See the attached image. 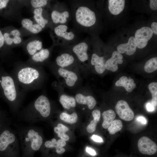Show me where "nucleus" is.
Instances as JSON below:
<instances>
[{
  "label": "nucleus",
  "instance_id": "nucleus-1",
  "mask_svg": "<svg viewBox=\"0 0 157 157\" xmlns=\"http://www.w3.org/2000/svg\"><path fill=\"white\" fill-rule=\"evenodd\" d=\"M13 78L17 84L24 90L36 89L40 84L42 73L34 67L24 66L15 71Z\"/></svg>",
  "mask_w": 157,
  "mask_h": 157
},
{
  "label": "nucleus",
  "instance_id": "nucleus-2",
  "mask_svg": "<svg viewBox=\"0 0 157 157\" xmlns=\"http://www.w3.org/2000/svg\"><path fill=\"white\" fill-rule=\"evenodd\" d=\"M0 83L4 94L9 101L15 102L22 95L13 77L9 75L2 76Z\"/></svg>",
  "mask_w": 157,
  "mask_h": 157
},
{
  "label": "nucleus",
  "instance_id": "nucleus-3",
  "mask_svg": "<svg viewBox=\"0 0 157 157\" xmlns=\"http://www.w3.org/2000/svg\"><path fill=\"white\" fill-rule=\"evenodd\" d=\"M75 17L76 22L85 28L92 26L96 21L95 13L85 6H81L77 8Z\"/></svg>",
  "mask_w": 157,
  "mask_h": 157
},
{
  "label": "nucleus",
  "instance_id": "nucleus-4",
  "mask_svg": "<svg viewBox=\"0 0 157 157\" xmlns=\"http://www.w3.org/2000/svg\"><path fill=\"white\" fill-rule=\"evenodd\" d=\"M153 34L151 28L149 27H143L137 30L134 37L137 47L139 49L145 47Z\"/></svg>",
  "mask_w": 157,
  "mask_h": 157
},
{
  "label": "nucleus",
  "instance_id": "nucleus-5",
  "mask_svg": "<svg viewBox=\"0 0 157 157\" xmlns=\"http://www.w3.org/2000/svg\"><path fill=\"white\" fill-rule=\"evenodd\" d=\"M33 107L36 112L44 117H48L51 113V104L48 98L42 95L38 97L35 101Z\"/></svg>",
  "mask_w": 157,
  "mask_h": 157
},
{
  "label": "nucleus",
  "instance_id": "nucleus-6",
  "mask_svg": "<svg viewBox=\"0 0 157 157\" xmlns=\"http://www.w3.org/2000/svg\"><path fill=\"white\" fill-rule=\"evenodd\" d=\"M116 112L119 117L125 121H129L133 119L134 113L128 103L124 100L119 101L115 106Z\"/></svg>",
  "mask_w": 157,
  "mask_h": 157
},
{
  "label": "nucleus",
  "instance_id": "nucleus-7",
  "mask_svg": "<svg viewBox=\"0 0 157 157\" xmlns=\"http://www.w3.org/2000/svg\"><path fill=\"white\" fill-rule=\"evenodd\" d=\"M138 145L139 151L143 154L152 155L157 151L156 143L146 136L142 137L139 140Z\"/></svg>",
  "mask_w": 157,
  "mask_h": 157
},
{
  "label": "nucleus",
  "instance_id": "nucleus-8",
  "mask_svg": "<svg viewBox=\"0 0 157 157\" xmlns=\"http://www.w3.org/2000/svg\"><path fill=\"white\" fill-rule=\"evenodd\" d=\"M54 37L66 41L73 40L75 37L74 33L69 31L68 26L64 24H59L56 26L53 31Z\"/></svg>",
  "mask_w": 157,
  "mask_h": 157
},
{
  "label": "nucleus",
  "instance_id": "nucleus-9",
  "mask_svg": "<svg viewBox=\"0 0 157 157\" xmlns=\"http://www.w3.org/2000/svg\"><path fill=\"white\" fill-rule=\"evenodd\" d=\"M24 140L26 142L30 144L31 149L34 151L39 149L43 142L42 137L37 132L32 129L28 131Z\"/></svg>",
  "mask_w": 157,
  "mask_h": 157
},
{
  "label": "nucleus",
  "instance_id": "nucleus-10",
  "mask_svg": "<svg viewBox=\"0 0 157 157\" xmlns=\"http://www.w3.org/2000/svg\"><path fill=\"white\" fill-rule=\"evenodd\" d=\"M88 46L85 42H80L76 44L72 48L73 52L76 56L79 61L84 63L88 59Z\"/></svg>",
  "mask_w": 157,
  "mask_h": 157
},
{
  "label": "nucleus",
  "instance_id": "nucleus-11",
  "mask_svg": "<svg viewBox=\"0 0 157 157\" xmlns=\"http://www.w3.org/2000/svg\"><path fill=\"white\" fill-rule=\"evenodd\" d=\"M123 56L121 53L117 51H114L111 57L106 62V69L113 72L116 71L118 69L117 64H121L123 62Z\"/></svg>",
  "mask_w": 157,
  "mask_h": 157
},
{
  "label": "nucleus",
  "instance_id": "nucleus-12",
  "mask_svg": "<svg viewBox=\"0 0 157 157\" xmlns=\"http://www.w3.org/2000/svg\"><path fill=\"white\" fill-rule=\"evenodd\" d=\"M57 72L58 74L64 78L66 84L69 87L73 86L78 79L77 74L72 71L59 67Z\"/></svg>",
  "mask_w": 157,
  "mask_h": 157
},
{
  "label": "nucleus",
  "instance_id": "nucleus-13",
  "mask_svg": "<svg viewBox=\"0 0 157 157\" xmlns=\"http://www.w3.org/2000/svg\"><path fill=\"white\" fill-rule=\"evenodd\" d=\"M137 47L135 37L131 36L129 38L127 43L119 45L117 50L120 53H125L127 55H131L135 53Z\"/></svg>",
  "mask_w": 157,
  "mask_h": 157
},
{
  "label": "nucleus",
  "instance_id": "nucleus-14",
  "mask_svg": "<svg viewBox=\"0 0 157 157\" xmlns=\"http://www.w3.org/2000/svg\"><path fill=\"white\" fill-rule=\"evenodd\" d=\"M15 139V135L8 130L4 131L0 135V151L5 150L8 146Z\"/></svg>",
  "mask_w": 157,
  "mask_h": 157
},
{
  "label": "nucleus",
  "instance_id": "nucleus-15",
  "mask_svg": "<svg viewBox=\"0 0 157 157\" xmlns=\"http://www.w3.org/2000/svg\"><path fill=\"white\" fill-rule=\"evenodd\" d=\"M106 62L103 57L99 56L95 53L92 55L91 63L92 65L94 66L95 69L98 73L102 74L106 70Z\"/></svg>",
  "mask_w": 157,
  "mask_h": 157
},
{
  "label": "nucleus",
  "instance_id": "nucleus-16",
  "mask_svg": "<svg viewBox=\"0 0 157 157\" xmlns=\"http://www.w3.org/2000/svg\"><path fill=\"white\" fill-rule=\"evenodd\" d=\"M75 98L77 103L87 105L88 108L90 109H93L97 104L95 98L91 95L85 96L81 93H78L76 95Z\"/></svg>",
  "mask_w": 157,
  "mask_h": 157
},
{
  "label": "nucleus",
  "instance_id": "nucleus-17",
  "mask_svg": "<svg viewBox=\"0 0 157 157\" xmlns=\"http://www.w3.org/2000/svg\"><path fill=\"white\" fill-rule=\"evenodd\" d=\"M56 61L59 67L64 68L72 64L74 61V59L72 55L68 53H64L56 57Z\"/></svg>",
  "mask_w": 157,
  "mask_h": 157
},
{
  "label": "nucleus",
  "instance_id": "nucleus-18",
  "mask_svg": "<svg viewBox=\"0 0 157 157\" xmlns=\"http://www.w3.org/2000/svg\"><path fill=\"white\" fill-rule=\"evenodd\" d=\"M69 16V12L66 10L60 12L54 10L51 14V18L53 22L55 24H63L66 23Z\"/></svg>",
  "mask_w": 157,
  "mask_h": 157
},
{
  "label": "nucleus",
  "instance_id": "nucleus-19",
  "mask_svg": "<svg viewBox=\"0 0 157 157\" xmlns=\"http://www.w3.org/2000/svg\"><path fill=\"white\" fill-rule=\"evenodd\" d=\"M125 3L124 0H108V9L110 12L113 15H118L124 10Z\"/></svg>",
  "mask_w": 157,
  "mask_h": 157
},
{
  "label": "nucleus",
  "instance_id": "nucleus-20",
  "mask_svg": "<svg viewBox=\"0 0 157 157\" xmlns=\"http://www.w3.org/2000/svg\"><path fill=\"white\" fill-rule=\"evenodd\" d=\"M115 85L116 86L124 87L126 90L129 92H131L136 87V84L133 79H128L126 76H125L121 77L116 81Z\"/></svg>",
  "mask_w": 157,
  "mask_h": 157
},
{
  "label": "nucleus",
  "instance_id": "nucleus-21",
  "mask_svg": "<svg viewBox=\"0 0 157 157\" xmlns=\"http://www.w3.org/2000/svg\"><path fill=\"white\" fill-rule=\"evenodd\" d=\"M66 144L65 141L59 139L57 141L55 138H53L51 141H47L44 143L45 146L47 148H55L57 153L59 154H62L65 152V149L63 147Z\"/></svg>",
  "mask_w": 157,
  "mask_h": 157
},
{
  "label": "nucleus",
  "instance_id": "nucleus-22",
  "mask_svg": "<svg viewBox=\"0 0 157 157\" xmlns=\"http://www.w3.org/2000/svg\"><path fill=\"white\" fill-rule=\"evenodd\" d=\"M22 27L30 32L37 34L40 32L42 28L38 24H33V22L30 19H23L21 22Z\"/></svg>",
  "mask_w": 157,
  "mask_h": 157
},
{
  "label": "nucleus",
  "instance_id": "nucleus-23",
  "mask_svg": "<svg viewBox=\"0 0 157 157\" xmlns=\"http://www.w3.org/2000/svg\"><path fill=\"white\" fill-rule=\"evenodd\" d=\"M59 100L62 106L66 109L68 110L71 108L75 107L76 106L75 98L65 94L60 95Z\"/></svg>",
  "mask_w": 157,
  "mask_h": 157
},
{
  "label": "nucleus",
  "instance_id": "nucleus-24",
  "mask_svg": "<svg viewBox=\"0 0 157 157\" xmlns=\"http://www.w3.org/2000/svg\"><path fill=\"white\" fill-rule=\"evenodd\" d=\"M50 52L47 49H42L31 56V59L35 63H41L47 60L49 57Z\"/></svg>",
  "mask_w": 157,
  "mask_h": 157
},
{
  "label": "nucleus",
  "instance_id": "nucleus-25",
  "mask_svg": "<svg viewBox=\"0 0 157 157\" xmlns=\"http://www.w3.org/2000/svg\"><path fill=\"white\" fill-rule=\"evenodd\" d=\"M103 122L102 126L104 129H107L110 126L116 117V114L113 110L109 109L104 111L102 113Z\"/></svg>",
  "mask_w": 157,
  "mask_h": 157
},
{
  "label": "nucleus",
  "instance_id": "nucleus-26",
  "mask_svg": "<svg viewBox=\"0 0 157 157\" xmlns=\"http://www.w3.org/2000/svg\"><path fill=\"white\" fill-rule=\"evenodd\" d=\"M42 42L39 40H34L29 42L27 44L26 48L28 53L32 56L42 48Z\"/></svg>",
  "mask_w": 157,
  "mask_h": 157
},
{
  "label": "nucleus",
  "instance_id": "nucleus-27",
  "mask_svg": "<svg viewBox=\"0 0 157 157\" xmlns=\"http://www.w3.org/2000/svg\"><path fill=\"white\" fill-rule=\"evenodd\" d=\"M42 12L43 9L42 8H35L33 11V17L37 24L43 28L45 27L48 21L43 17L42 15Z\"/></svg>",
  "mask_w": 157,
  "mask_h": 157
},
{
  "label": "nucleus",
  "instance_id": "nucleus-28",
  "mask_svg": "<svg viewBox=\"0 0 157 157\" xmlns=\"http://www.w3.org/2000/svg\"><path fill=\"white\" fill-rule=\"evenodd\" d=\"M68 130V127L61 124H58L57 126L54 128V132L58 134V136L65 141H68L69 139V136L65 134Z\"/></svg>",
  "mask_w": 157,
  "mask_h": 157
},
{
  "label": "nucleus",
  "instance_id": "nucleus-29",
  "mask_svg": "<svg viewBox=\"0 0 157 157\" xmlns=\"http://www.w3.org/2000/svg\"><path fill=\"white\" fill-rule=\"evenodd\" d=\"M60 118L61 120L70 124L75 123L78 118L77 114L75 112L70 115L65 112H63L60 114Z\"/></svg>",
  "mask_w": 157,
  "mask_h": 157
},
{
  "label": "nucleus",
  "instance_id": "nucleus-30",
  "mask_svg": "<svg viewBox=\"0 0 157 157\" xmlns=\"http://www.w3.org/2000/svg\"><path fill=\"white\" fill-rule=\"evenodd\" d=\"M144 70L148 73H152L157 69V58L154 57L148 60L144 67Z\"/></svg>",
  "mask_w": 157,
  "mask_h": 157
},
{
  "label": "nucleus",
  "instance_id": "nucleus-31",
  "mask_svg": "<svg viewBox=\"0 0 157 157\" xmlns=\"http://www.w3.org/2000/svg\"><path fill=\"white\" fill-rule=\"evenodd\" d=\"M123 127L122 121L119 119L114 120L108 127V131L111 134H114L121 130Z\"/></svg>",
  "mask_w": 157,
  "mask_h": 157
},
{
  "label": "nucleus",
  "instance_id": "nucleus-32",
  "mask_svg": "<svg viewBox=\"0 0 157 157\" xmlns=\"http://www.w3.org/2000/svg\"><path fill=\"white\" fill-rule=\"evenodd\" d=\"M148 88L152 95L151 104L154 107L157 105V83L153 82L151 83L148 85Z\"/></svg>",
  "mask_w": 157,
  "mask_h": 157
},
{
  "label": "nucleus",
  "instance_id": "nucleus-33",
  "mask_svg": "<svg viewBox=\"0 0 157 157\" xmlns=\"http://www.w3.org/2000/svg\"><path fill=\"white\" fill-rule=\"evenodd\" d=\"M47 3L48 1L46 0H32L30 2L31 6L35 8H42L46 6Z\"/></svg>",
  "mask_w": 157,
  "mask_h": 157
},
{
  "label": "nucleus",
  "instance_id": "nucleus-34",
  "mask_svg": "<svg viewBox=\"0 0 157 157\" xmlns=\"http://www.w3.org/2000/svg\"><path fill=\"white\" fill-rule=\"evenodd\" d=\"M98 121L94 119L91 121L90 124L87 126V130L89 133H92L94 132L96 129V127Z\"/></svg>",
  "mask_w": 157,
  "mask_h": 157
},
{
  "label": "nucleus",
  "instance_id": "nucleus-35",
  "mask_svg": "<svg viewBox=\"0 0 157 157\" xmlns=\"http://www.w3.org/2000/svg\"><path fill=\"white\" fill-rule=\"evenodd\" d=\"M5 42L8 45H11L13 42V38L10 36L9 34L5 33L3 34Z\"/></svg>",
  "mask_w": 157,
  "mask_h": 157
},
{
  "label": "nucleus",
  "instance_id": "nucleus-36",
  "mask_svg": "<svg viewBox=\"0 0 157 157\" xmlns=\"http://www.w3.org/2000/svg\"><path fill=\"white\" fill-rule=\"evenodd\" d=\"M92 114L94 119L99 122L101 115L100 111L98 109L94 110L92 112Z\"/></svg>",
  "mask_w": 157,
  "mask_h": 157
},
{
  "label": "nucleus",
  "instance_id": "nucleus-37",
  "mask_svg": "<svg viewBox=\"0 0 157 157\" xmlns=\"http://www.w3.org/2000/svg\"><path fill=\"white\" fill-rule=\"evenodd\" d=\"M150 7L152 10H156L157 9V1L156 0H150Z\"/></svg>",
  "mask_w": 157,
  "mask_h": 157
},
{
  "label": "nucleus",
  "instance_id": "nucleus-38",
  "mask_svg": "<svg viewBox=\"0 0 157 157\" xmlns=\"http://www.w3.org/2000/svg\"><path fill=\"white\" fill-rule=\"evenodd\" d=\"M9 2V0H0V10L6 8Z\"/></svg>",
  "mask_w": 157,
  "mask_h": 157
},
{
  "label": "nucleus",
  "instance_id": "nucleus-39",
  "mask_svg": "<svg viewBox=\"0 0 157 157\" xmlns=\"http://www.w3.org/2000/svg\"><path fill=\"white\" fill-rule=\"evenodd\" d=\"M93 141L98 142H102L103 140L100 137L95 135H93L91 138Z\"/></svg>",
  "mask_w": 157,
  "mask_h": 157
},
{
  "label": "nucleus",
  "instance_id": "nucleus-40",
  "mask_svg": "<svg viewBox=\"0 0 157 157\" xmlns=\"http://www.w3.org/2000/svg\"><path fill=\"white\" fill-rule=\"evenodd\" d=\"M9 34L10 35H12L13 37L15 36H20L21 33L18 29H14L11 31Z\"/></svg>",
  "mask_w": 157,
  "mask_h": 157
},
{
  "label": "nucleus",
  "instance_id": "nucleus-41",
  "mask_svg": "<svg viewBox=\"0 0 157 157\" xmlns=\"http://www.w3.org/2000/svg\"><path fill=\"white\" fill-rule=\"evenodd\" d=\"M86 151L91 155L94 156L96 154V152L94 149L88 147L86 148Z\"/></svg>",
  "mask_w": 157,
  "mask_h": 157
},
{
  "label": "nucleus",
  "instance_id": "nucleus-42",
  "mask_svg": "<svg viewBox=\"0 0 157 157\" xmlns=\"http://www.w3.org/2000/svg\"><path fill=\"white\" fill-rule=\"evenodd\" d=\"M151 29L153 33L155 34H157V23L156 22H153L151 25Z\"/></svg>",
  "mask_w": 157,
  "mask_h": 157
},
{
  "label": "nucleus",
  "instance_id": "nucleus-43",
  "mask_svg": "<svg viewBox=\"0 0 157 157\" xmlns=\"http://www.w3.org/2000/svg\"><path fill=\"white\" fill-rule=\"evenodd\" d=\"M13 38V42L15 44H19L22 42V38L20 36H15Z\"/></svg>",
  "mask_w": 157,
  "mask_h": 157
},
{
  "label": "nucleus",
  "instance_id": "nucleus-44",
  "mask_svg": "<svg viewBox=\"0 0 157 157\" xmlns=\"http://www.w3.org/2000/svg\"><path fill=\"white\" fill-rule=\"evenodd\" d=\"M4 42L3 35L0 30V49L3 46Z\"/></svg>",
  "mask_w": 157,
  "mask_h": 157
},
{
  "label": "nucleus",
  "instance_id": "nucleus-45",
  "mask_svg": "<svg viewBox=\"0 0 157 157\" xmlns=\"http://www.w3.org/2000/svg\"><path fill=\"white\" fill-rule=\"evenodd\" d=\"M146 108L147 110L149 112H152L154 110V107L150 103H148L146 105Z\"/></svg>",
  "mask_w": 157,
  "mask_h": 157
},
{
  "label": "nucleus",
  "instance_id": "nucleus-46",
  "mask_svg": "<svg viewBox=\"0 0 157 157\" xmlns=\"http://www.w3.org/2000/svg\"><path fill=\"white\" fill-rule=\"evenodd\" d=\"M137 120L140 122L142 124H146L147 123V121L146 119L143 117L140 116L137 118Z\"/></svg>",
  "mask_w": 157,
  "mask_h": 157
}]
</instances>
